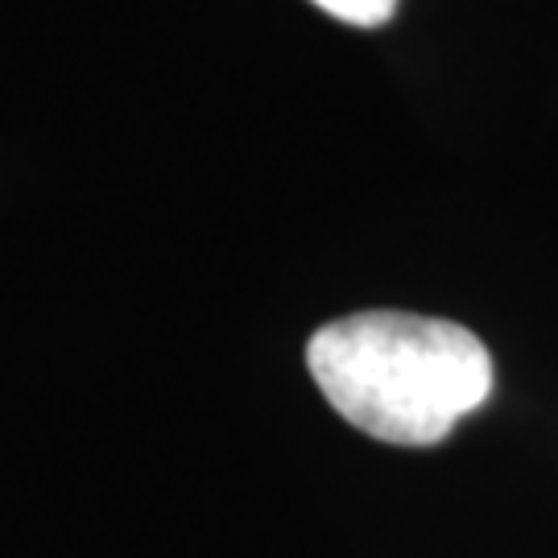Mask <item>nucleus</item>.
<instances>
[{"label":"nucleus","instance_id":"f03ea898","mask_svg":"<svg viewBox=\"0 0 558 558\" xmlns=\"http://www.w3.org/2000/svg\"><path fill=\"white\" fill-rule=\"evenodd\" d=\"M311 4L343 25H356V29H377L398 9V0H311Z\"/></svg>","mask_w":558,"mask_h":558},{"label":"nucleus","instance_id":"f257e3e1","mask_svg":"<svg viewBox=\"0 0 558 558\" xmlns=\"http://www.w3.org/2000/svg\"><path fill=\"white\" fill-rule=\"evenodd\" d=\"M306 368L339 418L393 447H435L493 393V356L468 327L398 311L319 327Z\"/></svg>","mask_w":558,"mask_h":558}]
</instances>
